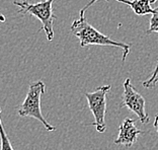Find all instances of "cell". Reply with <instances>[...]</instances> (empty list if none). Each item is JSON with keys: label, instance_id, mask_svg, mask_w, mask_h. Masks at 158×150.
Instances as JSON below:
<instances>
[{"label": "cell", "instance_id": "cell-2", "mask_svg": "<svg viewBox=\"0 0 158 150\" xmlns=\"http://www.w3.org/2000/svg\"><path fill=\"white\" fill-rule=\"evenodd\" d=\"M55 0H41L37 3H31L26 0H13V4L19 7L17 13L23 15L31 14L42 23V30L45 31L47 40L54 39V21L57 19L53 12V2Z\"/></svg>", "mask_w": 158, "mask_h": 150}, {"label": "cell", "instance_id": "cell-7", "mask_svg": "<svg viewBox=\"0 0 158 150\" xmlns=\"http://www.w3.org/2000/svg\"><path fill=\"white\" fill-rule=\"evenodd\" d=\"M118 2L124 3V4L131 7V9L137 15H146V14H152L155 12V8H152L151 4L155 3L157 0H116Z\"/></svg>", "mask_w": 158, "mask_h": 150}, {"label": "cell", "instance_id": "cell-1", "mask_svg": "<svg viewBox=\"0 0 158 150\" xmlns=\"http://www.w3.org/2000/svg\"><path fill=\"white\" fill-rule=\"evenodd\" d=\"M71 33L79 40V44L81 47H87V46L93 45L121 48L123 50V59H122L123 62H125L126 58L130 53V44L114 41L107 35L100 33L86 20L84 16H79V19L73 21L71 24Z\"/></svg>", "mask_w": 158, "mask_h": 150}, {"label": "cell", "instance_id": "cell-10", "mask_svg": "<svg viewBox=\"0 0 158 150\" xmlns=\"http://www.w3.org/2000/svg\"><path fill=\"white\" fill-rule=\"evenodd\" d=\"M152 33H158V7L155 8V12L152 13L151 17L149 20V27L147 30L146 34H152Z\"/></svg>", "mask_w": 158, "mask_h": 150}, {"label": "cell", "instance_id": "cell-11", "mask_svg": "<svg viewBox=\"0 0 158 150\" xmlns=\"http://www.w3.org/2000/svg\"><path fill=\"white\" fill-rule=\"evenodd\" d=\"M98 1H99V0H90V1H89L87 4H86L83 8H82L81 10H80V12H79V16H84V13H85V11L86 10H87V8H89V7H90L92 4H94L95 2H98ZM105 1H106V2H110V0H105Z\"/></svg>", "mask_w": 158, "mask_h": 150}, {"label": "cell", "instance_id": "cell-6", "mask_svg": "<svg viewBox=\"0 0 158 150\" xmlns=\"http://www.w3.org/2000/svg\"><path fill=\"white\" fill-rule=\"evenodd\" d=\"M141 134L142 131L136 126L135 121L130 118H126L118 128V135L114 140V144L132 147Z\"/></svg>", "mask_w": 158, "mask_h": 150}, {"label": "cell", "instance_id": "cell-12", "mask_svg": "<svg viewBox=\"0 0 158 150\" xmlns=\"http://www.w3.org/2000/svg\"><path fill=\"white\" fill-rule=\"evenodd\" d=\"M154 128H155V130L158 134V114L155 116V120H154Z\"/></svg>", "mask_w": 158, "mask_h": 150}, {"label": "cell", "instance_id": "cell-9", "mask_svg": "<svg viewBox=\"0 0 158 150\" xmlns=\"http://www.w3.org/2000/svg\"><path fill=\"white\" fill-rule=\"evenodd\" d=\"M157 82H158V60H157V63L155 65V68H154L153 72H152V75L147 80L143 81L142 85L145 88H153L156 86Z\"/></svg>", "mask_w": 158, "mask_h": 150}, {"label": "cell", "instance_id": "cell-4", "mask_svg": "<svg viewBox=\"0 0 158 150\" xmlns=\"http://www.w3.org/2000/svg\"><path fill=\"white\" fill-rule=\"evenodd\" d=\"M110 90V85H102L92 92H85L84 95L87 99L88 106L94 117V123L91 125L95 126L99 133L106 131V95Z\"/></svg>", "mask_w": 158, "mask_h": 150}, {"label": "cell", "instance_id": "cell-3", "mask_svg": "<svg viewBox=\"0 0 158 150\" xmlns=\"http://www.w3.org/2000/svg\"><path fill=\"white\" fill-rule=\"evenodd\" d=\"M46 91V85L42 80L35 81L30 83L28 91L27 94L23 102L19 106L17 110V114L20 117H31L38 120L44 125L45 129L48 132L55 131L56 128L53 127L48 121H47L42 114L41 101L42 96Z\"/></svg>", "mask_w": 158, "mask_h": 150}, {"label": "cell", "instance_id": "cell-13", "mask_svg": "<svg viewBox=\"0 0 158 150\" xmlns=\"http://www.w3.org/2000/svg\"><path fill=\"white\" fill-rule=\"evenodd\" d=\"M6 19H5V16L3 15V14L0 12V21H1V23H4Z\"/></svg>", "mask_w": 158, "mask_h": 150}, {"label": "cell", "instance_id": "cell-5", "mask_svg": "<svg viewBox=\"0 0 158 150\" xmlns=\"http://www.w3.org/2000/svg\"><path fill=\"white\" fill-rule=\"evenodd\" d=\"M120 106H127L139 118L142 124L149 123V116L145 112V98L132 85L130 78H127L124 81V91Z\"/></svg>", "mask_w": 158, "mask_h": 150}, {"label": "cell", "instance_id": "cell-8", "mask_svg": "<svg viewBox=\"0 0 158 150\" xmlns=\"http://www.w3.org/2000/svg\"><path fill=\"white\" fill-rule=\"evenodd\" d=\"M0 139H1V149L0 150H14L12 147L11 142H10L8 135L6 134V132L3 127L1 119H0Z\"/></svg>", "mask_w": 158, "mask_h": 150}, {"label": "cell", "instance_id": "cell-14", "mask_svg": "<svg viewBox=\"0 0 158 150\" xmlns=\"http://www.w3.org/2000/svg\"><path fill=\"white\" fill-rule=\"evenodd\" d=\"M0 113H1V109H0Z\"/></svg>", "mask_w": 158, "mask_h": 150}]
</instances>
